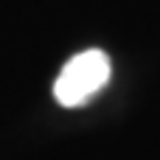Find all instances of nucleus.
Returning <instances> with one entry per match:
<instances>
[{"label":"nucleus","instance_id":"1","mask_svg":"<svg viewBox=\"0 0 160 160\" xmlns=\"http://www.w3.org/2000/svg\"><path fill=\"white\" fill-rule=\"evenodd\" d=\"M110 76H112V65H110V56L104 51H98V48L82 51L56 76L53 98L68 110L84 107L107 87Z\"/></svg>","mask_w":160,"mask_h":160}]
</instances>
